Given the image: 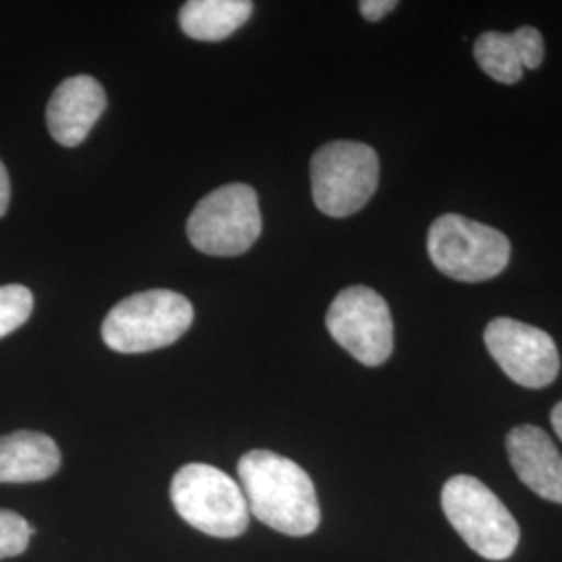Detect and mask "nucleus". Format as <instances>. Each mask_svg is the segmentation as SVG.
Here are the masks:
<instances>
[{"mask_svg": "<svg viewBox=\"0 0 562 562\" xmlns=\"http://www.w3.org/2000/svg\"><path fill=\"white\" fill-rule=\"evenodd\" d=\"M248 510L267 527L302 538L317 531L322 508L308 473L271 450H250L238 462Z\"/></svg>", "mask_w": 562, "mask_h": 562, "instance_id": "f257e3e1", "label": "nucleus"}, {"mask_svg": "<svg viewBox=\"0 0 562 562\" xmlns=\"http://www.w3.org/2000/svg\"><path fill=\"white\" fill-rule=\"evenodd\" d=\"M192 322V302L180 292L146 290L109 311L102 323V340L121 355L150 352L180 340Z\"/></svg>", "mask_w": 562, "mask_h": 562, "instance_id": "f03ea898", "label": "nucleus"}, {"mask_svg": "<svg viewBox=\"0 0 562 562\" xmlns=\"http://www.w3.org/2000/svg\"><path fill=\"white\" fill-rule=\"evenodd\" d=\"M171 503L183 521L206 536L232 540L248 529L250 510L240 483L213 464L181 467L171 482Z\"/></svg>", "mask_w": 562, "mask_h": 562, "instance_id": "7ed1b4c3", "label": "nucleus"}, {"mask_svg": "<svg viewBox=\"0 0 562 562\" xmlns=\"http://www.w3.org/2000/svg\"><path fill=\"white\" fill-rule=\"evenodd\" d=\"M446 519L471 550L487 561H506L515 554L521 531L513 513L477 477L454 475L442 490Z\"/></svg>", "mask_w": 562, "mask_h": 562, "instance_id": "20e7f679", "label": "nucleus"}, {"mask_svg": "<svg viewBox=\"0 0 562 562\" xmlns=\"http://www.w3.org/2000/svg\"><path fill=\"white\" fill-rule=\"evenodd\" d=\"M380 183V157L362 142L323 144L311 159L313 201L323 215L348 217L361 211Z\"/></svg>", "mask_w": 562, "mask_h": 562, "instance_id": "39448f33", "label": "nucleus"}, {"mask_svg": "<svg viewBox=\"0 0 562 562\" xmlns=\"http://www.w3.org/2000/svg\"><path fill=\"white\" fill-rule=\"evenodd\" d=\"M427 252L443 276L475 283L503 273L510 261V241L490 225L446 213L429 227Z\"/></svg>", "mask_w": 562, "mask_h": 562, "instance_id": "423d86ee", "label": "nucleus"}, {"mask_svg": "<svg viewBox=\"0 0 562 562\" xmlns=\"http://www.w3.org/2000/svg\"><path fill=\"white\" fill-rule=\"evenodd\" d=\"M262 232L257 192L246 183H227L206 194L188 220V238L211 257L244 255Z\"/></svg>", "mask_w": 562, "mask_h": 562, "instance_id": "0eeeda50", "label": "nucleus"}, {"mask_svg": "<svg viewBox=\"0 0 562 562\" xmlns=\"http://www.w3.org/2000/svg\"><path fill=\"white\" fill-rule=\"evenodd\" d=\"M327 331L367 367H380L394 350V322L387 302L375 290L352 285L334 299L327 317Z\"/></svg>", "mask_w": 562, "mask_h": 562, "instance_id": "6e6552de", "label": "nucleus"}, {"mask_svg": "<svg viewBox=\"0 0 562 562\" xmlns=\"http://www.w3.org/2000/svg\"><path fill=\"white\" fill-rule=\"evenodd\" d=\"M483 340L492 359L522 387H546L561 371V357L552 336L533 325L498 317L485 327Z\"/></svg>", "mask_w": 562, "mask_h": 562, "instance_id": "1a4fd4ad", "label": "nucleus"}, {"mask_svg": "<svg viewBox=\"0 0 562 562\" xmlns=\"http://www.w3.org/2000/svg\"><path fill=\"white\" fill-rule=\"evenodd\" d=\"M106 109V94L92 76H74L53 92L46 125L55 140L74 148L88 138Z\"/></svg>", "mask_w": 562, "mask_h": 562, "instance_id": "9d476101", "label": "nucleus"}, {"mask_svg": "<svg viewBox=\"0 0 562 562\" xmlns=\"http://www.w3.org/2000/svg\"><path fill=\"white\" fill-rule=\"evenodd\" d=\"M506 452L515 473L543 501L562 504V454L536 425H519L506 436Z\"/></svg>", "mask_w": 562, "mask_h": 562, "instance_id": "9b49d317", "label": "nucleus"}, {"mask_svg": "<svg viewBox=\"0 0 562 562\" xmlns=\"http://www.w3.org/2000/svg\"><path fill=\"white\" fill-rule=\"evenodd\" d=\"M60 467L57 442L41 431H15L0 438V483H34Z\"/></svg>", "mask_w": 562, "mask_h": 562, "instance_id": "f8f14e48", "label": "nucleus"}, {"mask_svg": "<svg viewBox=\"0 0 562 562\" xmlns=\"http://www.w3.org/2000/svg\"><path fill=\"white\" fill-rule=\"evenodd\" d=\"M252 9L248 0H190L181 7V30L194 41H225L250 20Z\"/></svg>", "mask_w": 562, "mask_h": 562, "instance_id": "ddd939ff", "label": "nucleus"}, {"mask_svg": "<svg viewBox=\"0 0 562 562\" xmlns=\"http://www.w3.org/2000/svg\"><path fill=\"white\" fill-rule=\"evenodd\" d=\"M473 55L492 80L501 83H517L521 80L522 65L510 34L485 32L475 42Z\"/></svg>", "mask_w": 562, "mask_h": 562, "instance_id": "4468645a", "label": "nucleus"}, {"mask_svg": "<svg viewBox=\"0 0 562 562\" xmlns=\"http://www.w3.org/2000/svg\"><path fill=\"white\" fill-rule=\"evenodd\" d=\"M32 311L34 296L25 285H0V338L20 329L21 325L30 319Z\"/></svg>", "mask_w": 562, "mask_h": 562, "instance_id": "2eb2a0df", "label": "nucleus"}, {"mask_svg": "<svg viewBox=\"0 0 562 562\" xmlns=\"http://www.w3.org/2000/svg\"><path fill=\"white\" fill-rule=\"evenodd\" d=\"M34 536V527L13 510L0 508V561L20 557Z\"/></svg>", "mask_w": 562, "mask_h": 562, "instance_id": "dca6fc26", "label": "nucleus"}, {"mask_svg": "<svg viewBox=\"0 0 562 562\" xmlns=\"http://www.w3.org/2000/svg\"><path fill=\"white\" fill-rule=\"evenodd\" d=\"M510 36L515 42L522 69H538L542 65L543 53H546L542 34L531 25H522L519 30H515Z\"/></svg>", "mask_w": 562, "mask_h": 562, "instance_id": "f3484780", "label": "nucleus"}, {"mask_svg": "<svg viewBox=\"0 0 562 562\" xmlns=\"http://www.w3.org/2000/svg\"><path fill=\"white\" fill-rule=\"evenodd\" d=\"M398 7L396 0H362L359 4L361 15L367 21L375 23V21L383 20L387 13H392Z\"/></svg>", "mask_w": 562, "mask_h": 562, "instance_id": "a211bd4d", "label": "nucleus"}, {"mask_svg": "<svg viewBox=\"0 0 562 562\" xmlns=\"http://www.w3.org/2000/svg\"><path fill=\"white\" fill-rule=\"evenodd\" d=\"M9 202H11V181H9L7 167L0 161V217L7 213Z\"/></svg>", "mask_w": 562, "mask_h": 562, "instance_id": "6ab92c4d", "label": "nucleus"}, {"mask_svg": "<svg viewBox=\"0 0 562 562\" xmlns=\"http://www.w3.org/2000/svg\"><path fill=\"white\" fill-rule=\"evenodd\" d=\"M550 422L552 427L557 431V436L562 440V402H559L554 408H552V415H550Z\"/></svg>", "mask_w": 562, "mask_h": 562, "instance_id": "aec40b11", "label": "nucleus"}]
</instances>
